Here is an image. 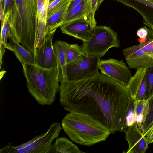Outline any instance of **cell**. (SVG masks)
<instances>
[{"label": "cell", "instance_id": "1f68e13d", "mask_svg": "<svg viewBox=\"0 0 153 153\" xmlns=\"http://www.w3.org/2000/svg\"><path fill=\"white\" fill-rule=\"evenodd\" d=\"M83 0H71L69 4L67 13L74 7L80 3Z\"/></svg>", "mask_w": 153, "mask_h": 153}, {"label": "cell", "instance_id": "7402d4cb", "mask_svg": "<svg viewBox=\"0 0 153 153\" xmlns=\"http://www.w3.org/2000/svg\"><path fill=\"white\" fill-rule=\"evenodd\" d=\"M134 103L137 122L140 128L149 113V102L147 100H134Z\"/></svg>", "mask_w": 153, "mask_h": 153}, {"label": "cell", "instance_id": "9c48e42d", "mask_svg": "<svg viewBox=\"0 0 153 153\" xmlns=\"http://www.w3.org/2000/svg\"><path fill=\"white\" fill-rule=\"evenodd\" d=\"M55 33H48L36 50L35 55V63L40 67L50 69L58 63L52 43Z\"/></svg>", "mask_w": 153, "mask_h": 153}, {"label": "cell", "instance_id": "2e32d148", "mask_svg": "<svg viewBox=\"0 0 153 153\" xmlns=\"http://www.w3.org/2000/svg\"><path fill=\"white\" fill-rule=\"evenodd\" d=\"M10 42L7 43V49L13 52L22 65H35L34 55L33 53L19 44L16 40L9 36Z\"/></svg>", "mask_w": 153, "mask_h": 153}, {"label": "cell", "instance_id": "83f0119b", "mask_svg": "<svg viewBox=\"0 0 153 153\" xmlns=\"http://www.w3.org/2000/svg\"><path fill=\"white\" fill-rule=\"evenodd\" d=\"M149 29L145 27L139 29L136 32L137 36L139 37L138 41L140 43H142L146 41L149 34Z\"/></svg>", "mask_w": 153, "mask_h": 153}, {"label": "cell", "instance_id": "d590c367", "mask_svg": "<svg viewBox=\"0 0 153 153\" xmlns=\"http://www.w3.org/2000/svg\"><path fill=\"white\" fill-rule=\"evenodd\" d=\"M147 53L153 57V48L149 52Z\"/></svg>", "mask_w": 153, "mask_h": 153}, {"label": "cell", "instance_id": "30bf717a", "mask_svg": "<svg viewBox=\"0 0 153 153\" xmlns=\"http://www.w3.org/2000/svg\"><path fill=\"white\" fill-rule=\"evenodd\" d=\"M129 68L137 70L153 66V57L140 47L138 44L123 50Z\"/></svg>", "mask_w": 153, "mask_h": 153}, {"label": "cell", "instance_id": "d6a6232c", "mask_svg": "<svg viewBox=\"0 0 153 153\" xmlns=\"http://www.w3.org/2000/svg\"><path fill=\"white\" fill-rule=\"evenodd\" d=\"M63 0H55L51 3H50L48 8V12L53 8L55 6L59 4Z\"/></svg>", "mask_w": 153, "mask_h": 153}, {"label": "cell", "instance_id": "277c9868", "mask_svg": "<svg viewBox=\"0 0 153 153\" xmlns=\"http://www.w3.org/2000/svg\"><path fill=\"white\" fill-rule=\"evenodd\" d=\"M62 119V126L73 141L89 146L105 141L111 133L101 123L83 114L71 112Z\"/></svg>", "mask_w": 153, "mask_h": 153}, {"label": "cell", "instance_id": "5bb4252c", "mask_svg": "<svg viewBox=\"0 0 153 153\" xmlns=\"http://www.w3.org/2000/svg\"><path fill=\"white\" fill-rule=\"evenodd\" d=\"M137 11L144 24L153 31V3L147 0H115Z\"/></svg>", "mask_w": 153, "mask_h": 153}, {"label": "cell", "instance_id": "9a60e30c", "mask_svg": "<svg viewBox=\"0 0 153 153\" xmlns=\"http://www.w3.org/2000/svg\"><path fill=\"white\" fill-rule=\"evenodd\" d=\"M71 1L69 0L56 9L48 13L46 28L48 33L55 32L62 25Z\"/></svg>", "mask_w": 153, "mask_h": 153}, {"label": "cell", "instance_id": "74e56055", "mask_svg": "<svg viewBox=\"0 0 153 153\" xmlns=\"http://www.w3.org/2000/svg\"><path fill=\"white\" fill-rule=\"evenodd\" d=\"M148 0L149 1H150L151 2L153 3V0Z\"/></svg>", "mask_w": 153, "mask_h": 153}, {"label": "cell", "instance_id": "836d02e7", "mask_svg": "<svg viewBox=\"0 0 153 153\" xmlns=\"http://www.w3.org/2000/svg\"><path fill=\"white\" fill-rule=\"evenodd\" d=\"M146 137L148 144L152 143L153 142V129L149 134Z\"/></svg>", "mask_w": 153, "mask_h": 153}, {"label": "cell", "instance_id": "4316f807", "mask_svg": "<svg viewBox=\"0 0 153 153\" xmlns=\"http://www.w3.org/2000/svg\"><path fill=\"white\" fill-rule=\"evenodd\" d=\"M140 129L144 136L149 134L153 129V111L148 113Z\"/></svg>", "mask_w": 153, "mask_h": 153}, {"label": "cell", "instance_id": "484cf974", "mask_svg": "<svg viewBox=\"0 0 153 153\" xmlns=\"http://www.w3.org/2000/svg\"><path fill=\"white\" fill-rule=\"evenodd\" d=\"M147 93L146 99L149 101L153 98V66L146 68Z\"/></svg>", "mask_w": 153, "mask_h": 153}, {"label": "cell", "instance_id": "ffe728a7", "mask_svg": "<svg viewBox=\"0 0 153 153\" xmlns=\"http://www.w3.org/2000/svg\"><path fill=\"white\" fill-rule=\"evenodd\" d=\"M10 12H8L4 15V23L1 26L0 47V67L2 62V57L5 53L6 49H7L8 47L7 41L10 33Z\"/></svg>", "mask_w": 153, "mask_h": 153}, {"label": "cell", "instance_id": "52a82bcc", "mask_svg": "<svg viewBox=\"0 0 153 153\" xmlns=\"http://www.w3.org/2000/svg\"><path fill=\"white\" fill-rule=\"evenodd\" d=\"M100 57L85 55L74 63L67 64L66 79L74 81L94 76L98 72Z\"/></svg>", "mask_w": 153, "mask_h": 153}, {"label": "cell", "instance_id": "7c38bea8", "mask_svg": "<svg viewBox=\"0 0 153 153\" xmlns=\"http://www.w3.org/2000/svg\"><path fill=\"white\" fill-rule=\"evenodd\" d=\"M128 144L127 153H144L148 147L147 139L138 127L137 122L129 126L125 132Z\"/></svg>", "mask_w": 153, "mask_h": 153}, {"label": "cell", "instance_id": "603a6c76", "mask_svg": "<svg viewBox=\"0 0 153 153\" xmlns=\"http://www.w3.org/2000/svg\"><path fill=\"white\" fill-rule=\"evenodd\" d=\"M85 55L81 46H79L77 44H70L66 54L67 64L77 62Z\"/></svg>", "mask_w": 153, "mask_h": 153}, {"label": "cell", "instance_id": "8d00e7d4", "mask_svg": "<svg viewBox=\"0 0 153 153\" xmlns=\"http://www.w3.org/2000/svg\"><path fill=\"white\" fill-rule=\"evenodd\" d=\"M54 0H50L49 4L51 3L52 2H53V1Z\"/></svg>", "mask_w": 153, "mask_h": 153}, {"label": "cell", "instance_id": "e575fe53", "mask_svg": "<svg viewBox=\"0 0 153 153\" xmlns=\"http://www.w3.org/2000/svg\"><path fill=\"white\" fill-rule=\"evenodd\" d=\"M149 113L153 111V98L149 101Z\"/></svg>", "mask_w": 153, "mask_h": 153}, {"label": "cell", "instance_id": "44dd1931", "mask_svg": "<svg viewBox=\"0 0 153 153\" xmlns=\"http://www.w3.org/2000/svg\"><path fill=\"white\" fill-rule=\"evenodd\" d=\"M88 1L83 0L68 12L63 23V25L73 21L86 18Z\"/></svg>", "mask_w": 153, "mask_h": 153}, {"label": "cell", "instance_id": "cb8c5ba5", "mask_svg": "<svg viewBox=\"0 0 153 153\" xmlns=\"http://www.w3.org/2000/svg\"><path fill=\"white\" fill-rule=\"evenodd\" d=\"M136 122L134 112V100L131 98L121 132H125L129 126Z\"/></svg>", "mask_w": 153, "mask_h": 153}, {"label": "cell", "instance_id": "8fae6325", "mask_svg": "<svg viewBox=\"0 0 153 153\" xmlns=\"http://www.w3.org/2000/svg\"><path fill=\"white\" fill-rule=\"evenodd\" d=\"M62 33L81 40L88 41L92 36L94 27H93L86 17L73 21L60 27Z\"/></svg>", "mask_w": 153, "mask_h": 153}, {"label": "cell", "instance_id": "4fadbf2b", "mask_svg": "<svg viewBox=\"0 0 153 153\" xmlns=\"http://www.w3.org/2000/svg\"><path fill=\"white\" fill-rule=\"evenodd\" d=\"M146 68L137 70L127 87L131 98L134 101L145 100L147 93Z\"/></svg>", "mask_w": 153, "mask_h": 153}, {"label": "cell", "instance_id": "d4e9b609", "mask_svg": "<svg viewBox=\"0 0 153 153\" xmlns=\"http://www.w3.org/2000/svg\"><path fill=\"white\" fill-rule=\"evenodd\" d=\"M104 0H88L87 6L86 18L92 26H96V22L95 18V11L97 7Z\"/></svg>", "mask_w": 153, "mask_h": 153}, {"label": "cell", "instance_id": "6da1fadb", "mask_svg": "<svg viewBox=\"0 0 153 153\" xmlns=\"http://www.w3.org/2000/svg\"><path fill=\"white\" fill-rule=\"evenodd\" d=\"M59 101L64 110L89 115L114 134L121 132L131 98L128 88L98 72L84 79H63Z\"/></svg>", "mask_w": 153, "mask_h": 153}, {"label": "cell", "instance_id": "8992f818", "mask_svg": "<svg viewBox=\"0 0 153 153\" xmlns=\"http://www.w3.org/2000/svg\"><path fill=\"white\" fill-rule=\"evenodd\" d=\"M61 129L59 123L55 122L45 133L16 146L8 143L0 149V153H48L52 142L58 138Z\"/></svg>", "mask_w": 153, "mask_h": 153}, {"label": "cell", "instance_id": "e0dca14e", "mask_svg": "<svg viewBox=\"0 0 153 153\" xmlns=\"http://www.w3.org/2000/svg\"><path fill=\"white\" fill-rule=\"evenodd\" d=\"M49 153H81L79 147L65 137L57 138L54 143L52 145Z\"/></svg>", "mask_w": 153, "mask_h": 153}, {"label": "cell", "instance_id": "f1b7e54d", "mask_svg": "<svg viewBox=\"0 0 153 153\" xmlns=\"http://www.w3.org/2000/svg\"><path fill=\"white\" fill-rule=\"evenodd\" d=\"M142 49L148 53L153 48V38L149 39L142 43L138 44Z\"/></svg>", "mask_w": 153, "mask_h": 153}, {"label": "cell", "instance_id": "4dcf8cb0", "mask_svg": "<svg viewBox=\"0 0 153 153\" xmlns=\"http://www.w3.org/2000/svg\"><path fill=\"white\" fill-rule=\"evenodd\" d=\"M0 18L1 26H2L4 23V18L3 10V0H0Z\"/></svg>", "mask_w": 153, "mask_h": 153}, {"label": "cell", "instance_id": "5b68a950", "mask_svg": "<svg viewBox=\"0 0 153 153\" xmlns=\"http://www.w3.org/2000/svg\"><path fill=\"white\" fill-rule=\"evenodd\" d=\"M119 46L117 33L105 26H96L92 36L81 45L86 55L100 58L111 48Z\"/></svg>", "mask_w": 153, "mask_h": 153}, {"label": "cell", "instance_id": "f546056e", "mask_svg": "<svg viewBox=\"0 0 153 153\" xmlns=\"http://www.w3.org/2000/svg\"><path fill=\"white\" fill-rule=\"evenodd\" d=\"M4 15L11 10L14 3V0H3Z\"/></svg>", "mask_w": 153, "mask_h": 153}, {"label": "cell", "instance_id": "ac0fdd59", "mask_svg": "<svg viewBox=\"0 0 153 153\" xmlns=\"http://www.w3.org/2000/svg\"><path fill=\"white\" fill-rule=\"evenodd\" d=\"M39 35L42 41L48 33L46 28L48 8L50 0H36Z\"/></svg>", "mask_w": 153, "mask_h": 153}, {"label": "cell", "instance_id": "ba28073f", "mask_svg": "<svg viewBox=\"0 0 153 153\" xmlns=\"http://www.w3.org/2000/svg\"><path fill=\"white\" fill-rule=\"evenodd\" d=\"M100 72L127 88L132 76L130 69L122 60L110 58L100 60Z\"/></svg>", "mask_w": 153, "mask_h": 153}, {"label": "cell", "instance_id": "d6986e66", "mask_svg": "<svg viewBox=\"0 0 153 153\" xmlns=\"http://www.w3.org/2000/svg\"><path fill=\"white\" fill-rule=\"evenodd\" d=\"M70 44L65 41L57 40L55 41L53 46L58 64L61 68L63 79H66L67 63L66 54Z\"/></svg>", "mask_w": 153, "mask_h": 153}, {"label": "cell", "instance_id": "7a4b0ae2", "mask_svg": "<svg viewBox=\"0 0 153 153\" xmlns=\"http://www.w3.org/2000/svg\"><path fill=\"white\" fill-rule=\"evenodd\" d=\"M9 20L10 36L35 55L42 42L39 32L36 0H14Z\"/></svg>", "mask_w": 153, "mask_h": 153}, {"label": "cell", "instance_id": "3957f363", "mask_svg": "<svg viewBox=\"0 0 153 153\" xmlns=\"http://www.w3.org/2000/svg\"><path fill=\"white\" fill-rule=\"evenodd\" d=\"M27 80L28 91L39 104L51 105L59 91V82L62 78L61 68L58 63L50 69L35 65H22Z\"/></svg>", "mask_w": 153, "mask_h": 153}]
</instances>
